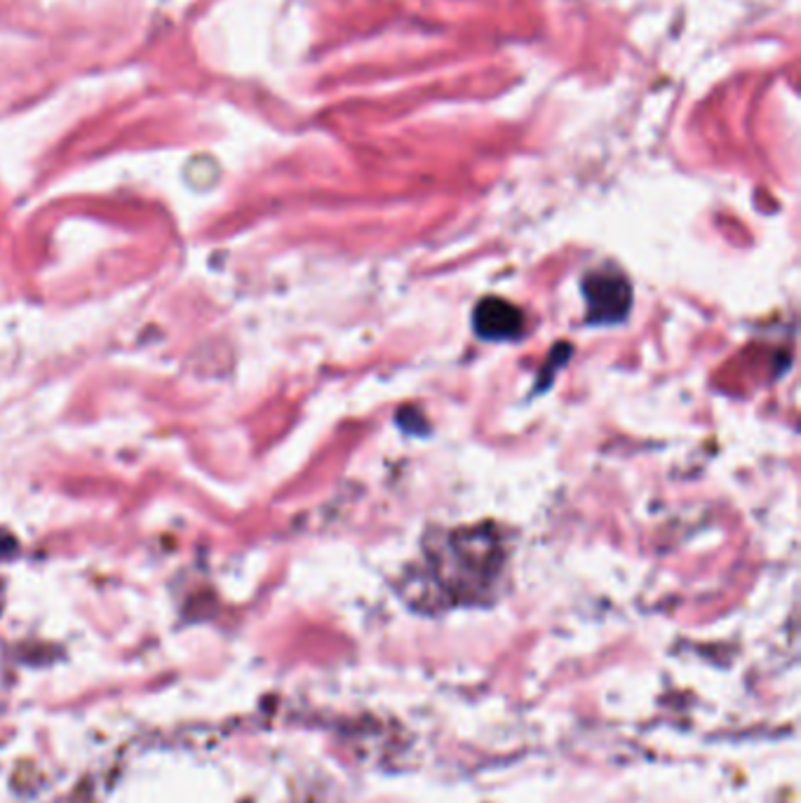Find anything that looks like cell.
<instances>
[{
    "instance_id": "1",
    "label": "cell",
    "mask_w": 801,
    "mask_h": 803,
    "mask_svg": "<svg viewBox=\"0 0 801 803\" xmlns=\"http://www.w3.org/2000/svg\"><path fill=\"white\" fill-rule=\"evenodd\" d=\"M584 287L590 308V322H619L631 310L633 294L619 273H592Z\"/></svg>"
},
{
    "instance_id": "2",
    "label": "cell",
    "mask_w": 801,
    "mask_h": 803,
    "mask_svg": "<svg viewBox=\"0 0 801 803\" xmlns=\"http://www.w3.org/2000/svg\"><path fill=\"white\" fill-rule=\"evenodd\" d=\"M475 332L486 341H510L520 336L525 318L513 304L504 302V298H484L478 304L473 315Z\"/></svg>"
}]
</instances>
